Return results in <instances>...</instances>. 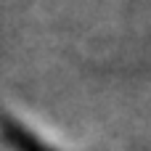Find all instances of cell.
<instances>
[{
  "mask_svg": "<svg viewBox=\"0 0 151 151\" xmlns=\"http://www.w3.org/2000/svg\"><path fill=\"white\" fill-rule=\"evenodd\" d=\"M0 130H3V138L8 141V146L13 151H56L53 146H48L42 138H37L32 130H27L21 122H16L11 117L0 119Z\"/></svg>",
  "mask_w": 151,
  "mask_h": 151,
  "instance_id": "cell-1",
  "label": "cell"
}]
</instances>
